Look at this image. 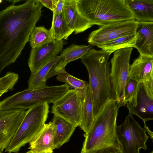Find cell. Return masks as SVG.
Instances as JSON below:
<instances>
[{"label":"cell","instance_id":"cell-24","mask_svg":"<svg viewBox=\"0 0 153 153\" xmlns=\"http://www.w3.org/2000/svg\"><path fill=\"white\" fill-rule=\"evenodd\" d=\"M136 41L135 34L118 38L98 47L111 53L125 48H134Z\"/></svg>","mask_w":153,"mask_h":153},{"label":"cell","instance_id":"cell-18","mask_svg":"<svg viewBox=\"0 0 153 153\" xmlns=\"http://www.w3.org/2000/svg\"><path fill=\"white\" fill-rule=\"evenodd\" d=\"M153 57L140 54L130 65L128 77L138 82L153 78Z\"/></svg>","mask_w":153,"mask_h":153},{"label":"cell","instance_id":"cell-37","mask_svg":"<svg viewBox=\"0 0 153 153\" xmlns=\"http://www.w3.org/2000/svg\"><path fill=\"white\" fill-rule=\"evenodd\" d=\"M150 153H153V151H152Z\"/></svg>","mask_w":153,"mask_h":153},{"label":"cell","instance_id":"cell-25","mask_svg":"<svg viewBox=\"0 0 153 153\" xmlns=\"http://www.w3.org/2000/svg\"><path fill=\"white\" fill-rule=\"evenodd\" d=\"M50 30L44 26H35L30 34L29 41L32 48L38 47L54 40Z\"/></svg>","mask_w":153,"mask_h":153},{"label":"cell","instance_id":"cell-19","mask_svg":"<svg viewBox=\"0 0 153 153\" xmlns=\"http://www.w3.org/2000/svg\"><path fill=\"white\" fill-rule=\"evenodd\" d=\"M137 22H153V0H124Z\"/></svg>","mask_w":153,"mask_h":153},{"label":"cell","instance_id":"cell-29","mask_svg":"<svg viewBox=\"0 0 153 153\" xmlns=\"http://www.w3.org/2000/svg\"><path fill=\"white\" fill-rule=\"evenodd\" d=\"M42 4L53 12L54 10L58 0H39Z\"/></svg>","mask_w":153,"mask_h":153},{"label":"cell","instance_id":"cell-12","mask_svg":"<svg viewBox=\"0 0 153 153\" xmlns=\"http://www.w3.org/2000/svg\"><path fill=\"white\" fill-rule=\"evenodd\" d=\"M26 111L21 109L0 111V151L9 145L22 122Z\"/></svg>","mask_w":153,"mask_h":153},{"label":"cell","instance_id":"cell-27","mask_svg":"<svg viewBox=\"0 0 153 153\" xmlns=\"http://www.w3.org/2000/svg\"><path fill=\"white\" fill-rule=\"evenodd\" d=\"M19 78L18 74L8 72L4 76L0 77V91H6L13 89Z\"/></svg>","mask_w":153,"mask_h":153},{"label":"cell","instance_id":"cell-36","mask_svg":"<svg viewBox=\"0 0 153 153\" xmlns=\"http://www.w3.org/2000/svg\"><path fill=\"white\" fill-rule=\"evenodd\" d=\"M3 1L2 0H0V4L3 2Z\"/></svg>","mask_w":153,"mask_h":153},{"label":"cell","instance_id":"cell-38","mask_svg":"<svg viewBox=\"0 0 153 153\" xmlns=\"http://www.w3.org/2000/svg\"><path fill=\"white\" fill-rule=\"evenodd\" d=\"M80 153H82L80 152ZM122 153V152H120V153Z\"/></svg>","mask_w":153,"mask_h":153},{"label":"cell","instance_id":"cell-22","mask_svg":"<svg viewBox=\"0 0 153 153\" xmlns=\"http://www.w3.org/2000/svg\"><path fill=\"white\" fill-rule=\"evenodd\" d=\"M94 119L91 93L89 85L82 101L81 121L79 127L85 134L87 133L90 130Z\"/></svg>","mask_w":153,"mask_h":153},{"label":"cell","instance_id":"cell-35","mask_svg":"<svg viewBox=\"0 0 153 153\" xmlns=\"http://www.w3.org/2000/svg\"><path fill=\"white\" fill-rule=\"evenodd\" d=\"M7 91H0V93H6L7 92Z\"/></svg>","mask_w":153,"mask_h":153},{"label":"cell","instance_id":"cell-15","mask_svg":"<svg viewBox=\"0 0 153 153\" xmlns=\"http://www.w3.org/2000/svg\"><path fill=\"white\" fill-rule=\"evenodd\" d=\"M135 35L140 54L153 57V22H137Z\"/></svg>","mask_w":153,"mask_h":153},{"label":"cell","instance_id":"cell-20","mask_svg":"<svg viewBox=\"0 0 153 153\" xmlns=\"http://www.w3.org/2000/svg\"><path fill=\"white\" fill-rule=\"evenodd\" d=\"M55 127L54 149L59 148L68 142L76 127L64 119L54 115L51 121Z\"/></svg>","mask_w":153,"mask_h":153},{"label":"cell","instance_id":"cell-13","mask_svg":"<svg viewBox=\"0 0 153 153\" xmlns=\"http://www.w3.org/2000/svg\"><path fill=\"white\" fill-rule=\"evenodd\" d=\"M62 40H54L48 43L32 48L28 64L31 74H34L52 60L61 52Z\"/></svg>","mask_w":153,"mask_h":153},{"label":"cell","instance_id":"cell-34","mask_svg":"<svg viewBox=\"0 0 153 153\" xmlns=\"http://www.w3.org/2000/svg\"><path fill=\"white\" fill-rule=\"evenodd\" d=\"M4 93H0V98L2 96V95L4 94Z\"/></svg>","mask_w":153,"mask_h":153},{"label":"cell","instance_id":"cell-30","mask_svg":"<svg viewBox=\"0 0 153 153\" xmlns=\"http://www.w3.org/2000/svg\"><path fill=\"white\" fill-rule=\"evenodd\" d=\"M65 1V0H58L53 13L59 14L62 12Z\"/></svg>","mask_w":153,"mask_h":153},{"label":"cell","instance_id":"cell-9","mask_svg":"<svg viewBox=\"0 0 153 153\" xmlns=\"http://www.w3.org/2000/svg\"><path fill=\"white\" fill-rule=\"evenodd\" d=\"M85 96L82 95L74 89H69L53 103L51 112L65 120L74 127L79 126L81 121L82 101Z\"/></svg>","mask_w":153,"mask_h":153},{"label":"cell","instance_id":"cell-21","mask_svg":"<svg viewBox=\"0 0 153 153\" xmlns=\"http://www.w3.org/2000/svg\"><path fill=\"white\" fill-rule=\"evenodd\" d=\"M63 56L62 53L57 56L47 63L34 74H31L28 81L29 89H35L45 88L47 86L46 78L52 67L57 63Z\"/></svg>","mask_w":153,"mask_h":153},{"label":"cell","instance_id":"cell-32","mask_svg":"<svg viewBox=\"0 0 153 153\" xmlns=\"http://www.w3.org/2000/svg\"><path fill=\"white\" fill-rule=\"evenodd\" d=\"M10 2H12L13 3V4H14L15 3L18 2L20 1V0H9L8 1Z\"/></svg>","mask_w":153,"mask_h":153},{"label":"cell","instance_id":"cell-28","mask_svg":"<svg viewBox=\"0 0 153 153\" xmlns=\"http://www.w3.org/2000/svg\"><path fill=\"white\" fill-rule=\"evenodd\" d=\"M139 83L137 81L128 77L124 88L123 106L125 105L135 94Z\"/></svg>","mask_w":153,"mask_h":153},{"label":"cell","instance_id":"cell-4","mask_svg":"<svg viewBox=\"0 0 153 153\" xmlns=\"http://www.w3.org/2000/svg\"><path fill=\"white\" fill-rule=\"evenodd\" d=\"M78 9L93 25L134 19L124 0H77Z\"/></svg>","mask_w":153,"mask_h":153},{"label":"cell","instance_id":"cell-23","mask_svg":"<svg viewBox=\"0 0 153 153\" xmlns=\"http://www.w3.org/2000/svg\"><path fill=\"white\" fill-rule=\"evenodd\" d=\"M54 40H67L74 31L68 26L62 12L59 14L53 13L51 26L49 29Z\"/></svg>","mask_w":153,"mask_h":153},{"label":"cell","instance_id":"cell-3","mask_svg":"<svg viewBox=\"0 0 153 153\" xmlns=\"http://www.w3.org/2000/svg\"><path fill=\"white\" fill-rule=\"evenodd\" d=\"M111 54L92 49L81 59L89 74L94 119L108 102L116 100L110 77Z\"/></svg>","mask_w":153,"mask_h":153},{"label":"cell","instance_id":"cell-33","mask_svg":"<svg viewBox=\"0 0 153 153\" xmlns=\"http://www.w3.org/2000/svg\"><path fill=\"white\" fill-rule=\"evenodd\" d=\"M18 153L17 152H16V153ZM32 153L30 151V150H29L26 152H25V153Z\"/></svg>","mask_w":153,"mask_h":153},{"label":"cell","instance_id":"cell-10","mask_svg":"<svg viewBox=\"0 0 153 153\" xmlns=\"http://www.w3.org/2000/svg\"><path fill=\"white\" fill-rule=\"evenodd\" d=\"M128 114L135 115L144 123L153 120V78L139 82L137 92L126 103Z\"/></svg>","mask_w":153,"mask_h":153},{"label":"cell","instance_id":"cell-16","mask_svg":"<svg viewBox=\"0 0 153 153\" xmlns=\"http://www.w3.org/2000/svg\"><path fill=\"white\" fill-rule=\"evenodd\" d=\"M77 1L65 0L62 12L66 23L75 34L82 33L93 26L79 12Z\"/></svg>","mask_w":153,"mask_h":153},{"label":"cell","instance_id":"cell-26","mask_svg":"<svg viewBox=\"0 0 153 153\" xmlns=\"http://www.w3.org/2000/svg\"><path fill=\"white\" fill-rule=\"evenodd\" d=\"M56 79L63 82L73 88L78 93L83 96L86 94L89 83L85 81L79 79L68 73L66 71L57 75Z\"/></svg>","mask_w":153,"mask_h":153},{"label":"cell","instance_id":"cell-39","mask_svg":"<svg viewBox=\"0 0 153 153\" xmlns=\"http://www.w3.org/2000/svg\"><path fill=\"white\" fill-rule=\"evenodd\" d=\"M2 152L0 151V153H1Z\"/></svg>","mask_w":153,"mask_h":153},{"label":"cell","instance_id":"cell-5","mask_svg":"<svg viewBox=\"0 0 153 153\" xmlns=\"http://www.w3.org/2000/svg\"><path fill=\"white\" fill-rule=\"evenodd\" d=\"M67 84L48 86L35 89H26L16 93L0 101V111L13 109L25 110L41 103H53L69 89Z\"/></svg>","mask_w":153,"mask_h":153},{"label":"cell","instance_id":"cell-14","mask_svg":"<svg viewBox=\"0 0 153 153\" xmlns=\"http://www.w3.org/2000/svg\"><path fill=\"white\" fill-rule=\"evenodd\" d=\"M55 127L52 122L45 124L29 143L32 153H53Z\"/></svg>","mask_w":153,"mask_h":153},{"label":"cell","instance_id":"cell-31","mask_svg":"<svg viewBox=\"0 0 153 153\" xmlns=\"http://www.w3.org/2000/svg\"><path fill=\"white\" fill-rule=\"evenodd\" d=\"M144 128L146 130L148 134L150 136L151 139H152L153 137V132L151 131L149 127L146 126V123H144Z\"/></svg>","mask_w":153,"mask_h":153},{"label":"cell","instance_id":"cell-2","mask_svg":"<svg viewBox=\"0 0 153 153\" xmlns=\"http://www.w3.org/2000/svg\"><path fill=\"white\" fill-rule=\"evenodd\" d=\"M119 108L115 100H110L104 106L89 131L85 134L81 153L122 152L116 131Z\"/></svg>","mask_w":153,"mask_h":153},{"label":"cell","instance_id":"cell-8","mask_svg":"<svg viewBox=\"0 0 153 153\" xmlns=\"http://www.w3.org/2000/svg\"><path fill=\"white\" fill-rule=\"evenodd\" d=\"M133 48L120 49L114 52L110 62V77L115 100L119 107L123 106L126 83L128 78L130 60Z\"/></svg>","mask_w":153,"mask_h":153},{"label":"cell","instance_id":"cell-11","mask_svg":"<svg viewBox=\"0 0 153 153\" xmlns=\"http://www.w3.org/2000/svg\"><path fill=\"white\" fill-rule=\"evenodd\" d=\"M137 21L135 19L118 21L100 26L89 35L90 45L100 46L118 38L135 34Z\"/></svg>","mask_w":153,"mask_h":153},{"label":"cell","instance_id":"cell-7","mask_svg":"<svg viewBox=\"0 0 153 153\" xmlns=\"http://www.w3.org/2000/svg\"><path fill=\"white\" fill-rule=\"evenodd\" d=\"M116 131L122 153H140V149H147L146 143L149 137L132 115L128 114L124 122L117 126Z\"/></svg>","mask_w":153,"mask_h":153},{"label":"cell","instance_id":"cell-17","mask_svg":"<svg viewBox=\"0 0 153 153\" xmlns=\"http://www.w3.org/2000/svg\"><path fill=\"white\" fill-rule=\"evenodd\" d=\"M93 47L90 44L87 45L73 44L64 49L61 53L63 54V57L51 69L46 80L59 73L66 71L65 68L68 63L81 59Z\"/></svg>","mask_w":153,"mask_h":153},{"label":"cell","instance_id":"cell-1","mask_svg":"<svg viewBox=\"0 0 153 153\" xmlns=\"http://www.w3.org/2000/svg\"><path fill=\"white\" fill-rule=\"evenodd\" d=\"M39 0L12 5L0 12V73L15 62L42 15Z\"/></svg>","mask_w":153,"mask_h":153},{"label":"cell","instance_id":"cell-6","mask_svg":"<svg viewBox=\"0 0 153 153\" xmlns=\"http://www.w3.org/2000/svg\"><path fill=\"white\" fill-rule=\"evenodd\" d=\"M47 102L37 104L26 111L25 116L5 152H18L21 148L29 143L42 128L49 112Z\"/></svg>","mask_w":153,"mask_h":153}]
</instances>
